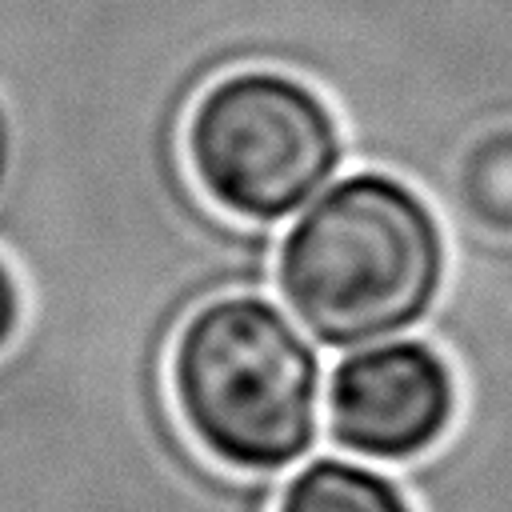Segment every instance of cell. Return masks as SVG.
<instances>
[{
	"label": "cell",
	"instance_id": "cell-1",
	"mask_svg": "<svg viewBox=\"0 0 512 512\" xmlns=\"http://www.w3.org/2000/svg\"><path fill=\"white\" fill-rule=\"evenodd\" d=\"M276 276L320 344L360 348L428 316L444 284V236L412 188L360 172L296 216Z\"/></svg>",
	"mask_w": 512,
	"mask_h": 512
},
{
	"label": "cell",
	"instance_id": "cell-2",
	"mask_svg": "<svg viewBox=\"0 0 512 512\" xmlns=\"http://www.w3.org/2000/svg\"><path fill=\"white\" fill-rule=\"evenodd\" d=\"M168 372L184 428L228 468H288L316 440V356L260 296L196 308L172 344Z\"/></svg>",
	"mask_w": 512,
	"mask_h": 512
},
{
	"label": "cell",
	"instance_id": "cell-7",
	"mask_svg": "<svg viewBox=\"0 0 512 512\" xmlns=\"http://www.w3.org/2000/svg\"><path fill=\"white\" fill-rule=\"evenodd\" d=\"M4 168H8V120L0 108V180H4Z\"/></svg>",
	"mask_w": 512,
	"mask_h": 512
},
{
	"label": "cell",
	"instance_id": "cell-5",
	"mask_svg": "<svg viewBox=\"0 0 512 512\" xmlns=\"http://www.w3.org/2000/svg\"><path fill=\"white\" fill-rule=\"evenodd\" d=\"M276 512H412V504L388 476L372 468L348 460H312L288 480Z\"/></svg>",
	"mask_w": 512,
	"mask_h": 512
},
{
	"label": "cell",
	"instance_id": "cell-6",
	"mask_svg": "<svg viewBox=\"0 0 512 512\" xmlns=\"http://www.w3.org/2000/svg\"><path fill=\"white\" fill-rule=\"evenodd\" d=\"M16 328H20V288H16L12 272H8V264L0 260V352L8 348Z\"/></svg>",
	"mask_w": 512,
	"mask_h": 512
},
{
	"label": "cell",
	"instance_id": "cell-3",
	"mask_svg": "<svg viewBox=\"0 0 512 512\" xmlns=\"http://www.w3.org/2000/svg\"><path fill=\"white\" fill-rule=\"evenodd\" d=\"M184 148L216 208L272 224L324 192L340 164V128L332 108L296 76L244 68L196 100Z\"/></svg>",
	"mask_w": 512,
	"mask_h": 512
},
{
	"label": "cell",
	"instance_id": "cell-4",
	"mask_svg": "<svg viewBox=\"0 0 512 512\" xmlns=\"http://www.w3.org/2000/svg\"><path fill=\"white\" fill-rule=\"evenodd\" d=\"M456 416V376L420 340H392L340 360L328 384L332 440L368 460H412Z\"/></svg>",
	"mask_w": 512,
	"mask_h": 512
}]
</instances>
